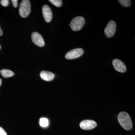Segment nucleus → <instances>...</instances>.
Segmentation results:
<instances>
[{"label": "nucleus", "instance_id": "nucleus-16", "mask_svg": "<svg viewBox=\"0 0 135 135\" xmlns=\"http://www.w3.org/2000/svg\"><path fill=\"white\" fill-rule=\"evenodd\" d=\"M0 135H7L4 129L0 127Z\"/></svg>", "mask_w": 135, "mask_h": 135}, {"label": "nucleus", "instance_id": "nucleus-20", "mask_svg": "<svg viewBox=\"0 0 135 135\" xmlns=\"http://www.w3.org/2000/svg\"><path fill=\"white\" fill-rule=\"evenodd\" d=\"M1 49V45H0V49Z\"/></svg>", "mask_w": 135, "mask_h": 135}, {"label": "nucleus", "instance_id": "nucleus-4", "mask_svg": "<svg viewBox=\"0 0 135 135\" xmlns=\"http://www.w3.org/2000/svg\"><path fill=\"white\" fill-rule=\"evenodd\" d=\"M116 24L113 20L109 21L104 30V33L107 37L110 38L114 35L116 31Z\"/></svg>", "mask_w": 135, "mask_h": 135}, {"label": "nucleus", "instance_id": "nucleus-7", "mask_svg": "<svg viewBox=\"0 0 135 135\" xmlns=\"http://www.w3.org/2000/svg\"><path fill=\"white\" fill-rule=\"evenodd\" d=\"M32 41L38 47H43L45 45V42L42 36L40 34L37 32H34L32 34Z\"/></svg>", "mask_w": 135, "mask_h": 135}, {"label": "nucleus", "instance_id": "nucleus-6", "mask_svg": "<svg viewBox=\"0 0 135 135\" xmlns=\"http://www.w3.org/2000/svg\"><path fill=\"white\" fill-rule=\"evenodd\" d=\"M80 127L84 130H90L95 128L97 123L95 121L85 120L81 121L80 124Z\"/></svg>", "mask_w": 135, "mask_h": 135}, {"label": "nucleus", "instance_id": "nucleus-17", "mask_svg": "<svg viewBox=\"0 0 135 135\" xmlns=\"http://www.w3.org/2000/svg\"><path fill=\"white\" fill-rule=\"evenodd\" d=\"M13 7L15 8H17L18 6V1L17 0H12L11 1Z\"/></svg>", "mask_w": 135, "mask_h": 135}, {"label": "nucleus", "instance_id": "nucleus-13", "mask_svg": "<svg viewBox=\"0 0 135 135\" xmlns=\"http://www.w3.org/2000/svg\"><path fill=\"white\" fill-rule=\"evenodd\" d=\"M118 2L122 6L126 7H130L131 4V1L129 0H119Z\"/></svg>", "mask_w": 135, "mask_h": 135}, {"label": "nucleus", "instance_id": "nucleus-19", "mask_svg": "<svg viewBox=\"0 0 135 135\" xmlns=\"http://www.w3.org/2000/svg\"><path fill=\"white\" fill-rule=\"evenodd\" d=\"M1 84H2V80H1V78H0V86H1Z\"/></svg>", "mask_w": 135, "mask_h": 135}, {"label": "nucleus", "instance_id": "nucleus-11", "mask_svg": "<svg viewBox=\"0 0 135 135\" xmlns=\"http://www.w3.org/2000/svg\"><path fill=\"white\" fill-rule=\"evenodd\" d=\"M1 75L5 78L12 77L15 75V73L12 71L7 69H3L0 71Z\"/></svg>", "mask_w": 135, "mask_h": 135}, {"label": "nucleus", "instance_id": "nucleus-10", "mask_svg": "<svg viewBox=\"0 0 135 135\" xmlns=\"http://www.w3.org/2000/svg\"><path fill=\"white\" fill-rule=\"evenodd\" d=\"M40 76L42 80L46 81L52 80L55 77V75L53 73L46 71H41L40 74Z\"/></svg>", "mask_w": 135, "mask_h": 135}, {"label": "nucleus", "instance_id": "nucleus-14", "mask_svg": "<svg viewBox=\"0 0 135 135\" xmlns=\"http://www.w3.org/2000/svg\"><path fill=\"white\" fill-rule=\"evenodd\" d=\"M49 1L57 7H61L62 4V1L61 0H49Z\"/></svg>", "mask_w": 135, "mask_h": 135}, {"label": "nucleus", "instance_id": "nucleus-9", "mask_svg": "<svg viewBox=\"0 0 135 135\" xmlns=\"http://www.w3.org/2000/svg\"><path fill=\"white\" fill-rule=\"evenodd\" d=\"M112 64L115 70L119 72L124 73L127 70L125 64L119 59H114L112 61Z\"/></svg>", "mask_w": 135, "mask_h": 135}, {"label": "nucleus", "instance_id": "nucleus-15", "mask_svg": "<svg viewBox=\"0 0 135 135\" xmlns=\"http://www.w3.org/2000/svg\"><path fill=\"white\" fill-rule=\"evenodd\" d=\"M1 3L3 7H6L9 4V2L8 0H1Z\"/></svg>", "mask_w": 135, "mask_h": 135}, {"label": "nucleus", "instance_id": "nucleus-18", "mask_svg": "<svg viewBox=\"0 0 135 135\" xmlns=\"http://www.w3.org/2000/svg\"><path fill=\"white\" fill-rule=\"evenodd\" d=\"M3 34V32L1 28V27H0V36H1Z\"/></svg>", "mask_w": 135, "mask_h": 135}, {"label": "nucleus", "instance_id": "nucleus-1", "mask_svg": "<svg viewBox=\"0 0 135 135\" xmlns=\"http://www.w3.org/2000/svg\"><path fill=\"white\" fill-rule=\"evenodd\" d=\"M118 121L121 126L126 130H130L133 128V123L130 116L126 112H121L118 117Z\"/></svg>", "mask_w": 135, "mask_h": 135}, {"label": "nucleus", "instance_id": "nucleus-8", "mask_svg": "<svg viewBox=\"0 0 135 135\" xmlns=\"http://www.w3.org/2000/svg\"><path fill=\"white\" fill-rule=\"evenodd\" d=\"M42 12L45 21L47 23L50 22L52 20L53 15L52 11L48 5H44L42 8Z\"/></svg>", "mask_w": 135, "mask_h": 135}, {"label": "nucleus", "instance_id": "nucleus-3", "mask_svg": "<svg viewBox=\"0 0 135 135\" xmlns=\"http://www.w3.org/2000/svg\"><path fill=\"white\" fill-rule=\"evenodd\" d=\"M85 23V19L83 17L78 16L74 18L72 20L70 26L73 31H77L81 29Z\"/></svg>", "mask_w": 135, "mask_h": 135}, {"label": "nucleus", "instance_id": "nucleus-12", "mask_svg": "<svg viewBox=\"0 0 135 135\" xmlns=\"http://www.w3.org/2000/svg\"><path fill=\"white\" fill-rule=\"evenodd\" d=\"M40 126L42 127H47L49 125V121L47 118H42L40 119Z\"/></svg>", "mask_w": 135, "mask_h": 135}, {"label": "nucleus", "instance_id": "nucleus-5", "mask_svg": "<svg viewBox=\"0 0 135 135\" xmlns=\"http://www.w3.org/2000/svg\"><path fill=\"white\" fill-rule=\"evenodd\" d=\"M84 50L82 49H74L66 54L65 58L67 59H73L78 58L83 55Z\"/></svg>", "mask_w": 135, "mask_h": 135}, {"label": "nucleus", "instance_id": "nucleus-2", "mask_svg": "<svg viewBox=\"0 0 135 135\" xmlns=\"http://www.w3.org/2000/svg\"><path fill=\"white\" fill-rule=\"evenodd\" d=\"M31 11V5L29 0L22 1L19 8L20 15L22 17L25 18L28 16Z\"/></svg>", "mask_w": 135, "mask_h": 135}]
</instances>
